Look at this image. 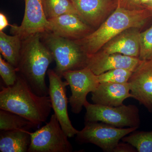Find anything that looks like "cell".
<instances>
[{
    "label": "cell",
    "mask_w": 152,
    "mask_h": 152,
    "mask_svg": "<svg viewBox=\"0 0 152 152\" xmlns=\"http://www.w3.org/2000/svg\"><path fill=\"white\" fill-rule=\"evenodd\" d=\"M52 109L50 96L35 94L19 73L13 85L2 87L0 109L20 115L37 127L46 121Z\"/></svg>",
    "instance_id": "obj_1"
},
{
    "label": "cell",
    "mask_w": 152,
    "mask_h": 152,
    "mask_svg": "<svg viewBox=\"0 0 152 152\" xmlns=\"http://www.w3.org/2000/svg\"><path fill=\"white\" fill-rule=\"evenodd\" d=\"M151 18V13L146 8L129 10L117 6L97 29L83 39L75 41L89 58L117 35L130 28L140 29Z\"/></svg>",
    "instance_id": "obj_2"
},
{
    "label": "cell",
    "mask_w": 152,
    "mask_h": 152,
    "mask_svg": "<svg viewBox=\"0 0 152 152\" xmlns=\"http://www.w3.org/2000/svg\"><path fill=\"white\" fill-rule=\"evenodd\" d=\"M53 60L51 52L41 39V34L33 35L23 40L17 71L39 96H49L45 75Z\"/></svg>",
    "instance_id": "obj_3"
},
{
    "label": "cell",
    "mask_w": 152,
    "mask_h": 152,
    "mask_svg": "<svg viewBox=\"0 0 152 152\" xmlns=\"http://www.w3.org/2000/svg\"><path fill=\"white\" fill-rule=\"evenodd\" d=\"M41 39L51 52L56 62L54 70L62 78L67 71L86 67L89 58L76 41L48 31L41 34Z\"/></svg>",
    "instance_id": "obj_4"
},
{
    "label": "cell",
    "mask_w": 152,
    "mask_h": 152,
    "mask_svg": "<svg viewBox=\"0 0 152 152\" xmlns=\"http://www.w3.org/2000/svg\"><path fill=\"white\" fill-rule=\"evenodd\" d=\"M84 107L85 122H101L119 128H139L140 125L139 109L135 105L108 107L87 101Z\"/></svg>",
    "instance_id": "obj_5"
},
{
    "label": "cell",
    "mask_w": 152,
    "mask_h": 152,
    "mask_svg": "<svg viewBox=\"0 0 152 152\" xmlns=\"http://www.w3.org/2000/svg\"><path fill=\"white\" fill-rule=\"evenodd\" d=\"M138 128H119L99 122H85V127L76 134L75 140L79 144L91 143L105 152H114L124 137Z\"/></svg>",
    "instance_id": "obj_6"
},
{
    "label": "cell",
    "mask_w": 152,
    "mask_h": 152,
    "mask_svg": "<svg viewBox=\"0 0 152 152\" xmlns=\"http://www.w3.org/2000/svg\"><path fill=\"white\" fill-rule=\"evenodd\" d=\"M28 152H72L73 148L55 114L50 121L34 132Z\"/></svg>",
    "instance_id": "obj_7"
},
{
    "label": "cell",
    "mask_w": 152,
    "mask_h": 152,
    "mask_svg": "<svg viewBox=\"0 0 152 152\" xmlns=\"http://www.w3.org/2000/svg\"><path fill=\"white\" fill-rule=\"evenodd\" d=\"M63 77L70 87L72 94L69 100L71 111L73 113H80L88 101L87 95L94 91L99 84L97 76L86 67L67 71L63 73Z\"/></svg>",
    "instance_id": "obj_8"
},
{
    "label": "cell",
    "mask_w": 152,
    "mask_h": 152,
    "mask_svg": "<svg viewBox=\"0 0 152 152\" xmlns=\"http://www.w3.org/2000/svg\"><path fill=\"white\" fill-rule=\"evenodd\" d=\"M48 75L49 81V96L52 109L63 131L68 137H73L79 131L74 127L68 115L66 87L69 84L66 81H63L61 77L54 70H48Z\"/></svg>",
    "instance_id": "obj_9"
},
{
    "label": "cell",
    "mask_w": 152,
    "mask_h": 152,
    "mask_svg": "<svg viewBox=\"0 0 152 152\" xmlns=\"http://www.w3.org/2000/svg\"><path fill=\"white\" fill-rule=\"evenodd\" d=\"M42 0H25L24 15L20 26L10 25L11 33L22 40L46 31L48 24Z\"/></svg>",
    "instance_id": "obj_10"
},
{
    "label": "cell",
    "mask_w": 152,
    "mask_h": 152,
    "mask_svg": "<svg viewBox=\"0 0 152 152\" xmlns=\"http://www.w3.org/2000/svg\"><path fill=\"white\" fill-rule=\"evenodd\" d=\"M128 83L132 98L152 113V59L141 60Z\"/></svg>",
    "instance_id": "obj_11"
},
{
    "label": "cell",
    "mask_w": 152,
    "mask_h": 152,
    "mask_svg": "<svg viewBox=\"0 0 152 152\" xmlns=\"http://www.w3.org/2000/svg\"><path fill=\"white\" fill-rule=\"evenodd\" d=\"M46 31L73 40L81 39L92 32L91 26L78 15L66 14L48 20Z\"/></svg>",
    "instance_id": "obj_12"
},
{
    "label": "cell",
    "mask_w": 152,
    "mask_h": 152,
    "mask_svg": "<svg viewBox=\"0 0 152 152\" xmlns=\"http://www.w3.org/2000/svg\"><path fill=\"white\" fill-rule=\"evenodd\" d=\"M140 61L138 58L120 53H106L100 50L88 58L86 67L96 75L116 69H126L134 72Z\"/></svg>",
    "instance_id": "obj_13"
},
{
    "label": "cell",
    "mask_w": 152,
    "mask_h": 152,
    "mask_svg": "<svg viewBox=\"0 0 152 152\" xmlns=\"http://www.w3.org/2000/svg\"><path fill=\"white\" fill-rule=\"evenodd\" d=\"M140 29L125 30L107 43L101 49L106 53H120L139 58L140 53Z\"/></svg>",
    "instance_id": "obj_14"
},
{
    "label": "cell",
    "mask_w": 152,
    "mask_h": 152,
    "mask_svg": "<svg viewBox=\"0 0 152 152\" xmlns=\"http://www.w3.org/2000/svg\"><path fill=\"white\" fill-rule=\"evenodd\" d=\"M78 15L90 26L97 27L114 7L111 0H71Z\"/></svg>",
    "instance_id": "obj_15"
},
{
    "label": "cell",
    "mask_w": 152,
    "mask_h": 152,
    "mask_svg": "<svg viewBox=\"0 0 152 152\" xmlns=\"http://www.w3.org/2000/svg\"><path fill=\"white\" fill-rule=\"evenodd\" d=\"M91 93V100L94 104L108 107L122 105L126 99L132 98L128 83H101Z\"/></svg>",
    "instance_id": "obj_16"
},
{
    "label": "cell",
    "mask_w": 152,
    "mask_h": 152,
    "mask_svg": "<svg viewBox=\"0 0 152 152\" xmlns=\"http://www.w3.org/2000/svg\"><path fill=\"white\" fill-rule=\"evenodd\" d=\"M31 142V132L29 131H1L0 151L1 152H27Z\"/></svg>",
    "instance_id": "obj_17"
},
{
    "label": "cell",
    "mask_w": 152,
    "mask_h": 152,
    "mask_svg": "<svg viewBox=\"0 0 152 152\" xmlns=\"http://www.w3.org/2000/svg\"><path fill=\"white\" fill-rule=\"evenodd\" d=\"M23 45V40L19 36L8 35L0 31V51L5 59L17 68Z\"/></svg>",
    "instance_id": "obj_18"
},
{
    "label": "cell",
    "mask_w": 152,
    "mask_h": 152,
    "mask_svg": "<svg viewBox=\"0 0 152 152\" xmlns=\"http://www.w3.org/2000/svg\"><path fill=\"white\" fill-rule=\"evenodd\" d=\"M37 126L27 119L18 114L5 110H0L1 131L24 130L29 131Z\"/></svg>",
    "instance_id": "obj_19"
},
{
    "label": "cell",
    "mask_w": 152,
    "mask_h": 152,
    "mask_svg": "<svg viewBox=\"0 0 152 152\" xmlns=\"http://www.w3.org/2000/svg\"><path fill=\"white\" fill-rule=\"evenodd\" d=\"M44 12L47 20L66 14L78 15L71 0H42Z\"/></svg>",
    "instance_id": "obj_20"
},
{
    "label": "cell",
    "mask_w": 152,
    "mask_h": 152,
    "mask_svg": "<svg viewBox=\"0 0 152 152\" xmlns=\"http://www.w3.org/2000/svg\"><path fill=\"white\" fill-rule=\"evenodd\" d=\"M123 142L129 143L138 152H152V131H135L122 139Z\"/></svg>",
    "instance_id": "obj_21"
},
{
    "label": "cell",
    "mask_w": 152,
    "mask_h": 152,
    "mask_svg": "<svg viewBox=\"0 0 152 152\" xmlns=\"http://www.w3.org/2000/svg\"><path fill=\"white\" fill-rule=\"evenodd\" d=\"M133 72L126 69H116L97 76L100 83H111L125 84L128 83Z\"/></svg>",
    "instance_id": "obj_22"
},
{
    "label": "cell",
    "mask_w": 152,
    "mask_h": 152,
    "mask_svg": "<svg viewBox=\"0 0 152 152\" xmlns=\"http://www.w3.org/2000/svg\"><path fill=\"white\" fill-rule=\"evenodd\" d=\"M141 61L152 59V26L140 33V53Z\"/></svg>",
    "instance_id": "obj_23"
},
{
    "label": "cell",
    "mask_w": 152,
    "mask_h": 152,
    "mask_svg": "<svg viewBox=\"0 0 152 152\" xmlns=\"http://www.w3.org/2000/svg\"><path fill=\"white\" fill-rule=\"evenodd\" d=\"M17 68L7 61L3 59L0 56V75L7 86H12L18 77Z\"/></svg>",
    "instance_id": "obj_24"
},
{
    "label": "cell",
    "mask_w": 152,
    "mask_h": 152,
    "mask_svg": "<svg viewBox=\"0 0 152 152\" xmlns=\"http://www.w3.org/2000/svg\"><path fill=\"white\" fill-rule=\"evenodd\" d=\"M117 6L129 10H138L145 8L141 0H116Z\"/></svg>",
    "instance_id": "obj_25"
},
{
    "label": "cell",
    "mask_w": 152,
    "mask_h": 152,
    "mask_svg": "<svg viewBox=\"0 0 152 152\" xmlns=\"http://www.w3.org/2000/svg\"><path fill=\"white\" fill-rule=\"evenodd\" d=\"M119 143L114 150V152H135L137 151L134 147L127 142H123Z\"/></svg>",
    "instance_id": "obj_26"
},
{
    "label": "cell",
    "mask_w": 152,
    "mask_h": 152,
    "mask_svg": "<svg viewBox=\"0 0 152 152\" xmlns=\"http://www.w3.org/2000/svg\"><path fill=\"white\" fill-rule=\"evenodd\" d=\"M10 26L5 15L3 13H0V31H3L7 26Z\"/></svg>",
    "instance_id": "obj_27"
},
{
    "label": "cell",
    "mask_w": 152,
    "mask_h": 152,
    "mask_svg": "<svg viewBox=\"0 0 152 152\" xmlns=\"http://www.w3.org/2000/svg\"><path fill=\"white\" fill-rule=\"evenodd\" d=\"M142 5L145 8H146L151 12L152 14V0H150L142 4Z\"/></svg>",
    "instance_id": "obj_28"
},
{
    "label": "cell",
    "mask_w": 152,
    "mask_h": 152,
    "mask_svg": "<svg viewBox=\"0 0 152 152\" xmlns=\"http://www.w3.org/2000/svg\"><path fill=\"white\" fill-rule=\"evenodd\" d=\"M150 1V0H141L142 5L144 3L148 1Z\"/></svg>",
    "instance_id": "obj_29"
}]
</instances>
